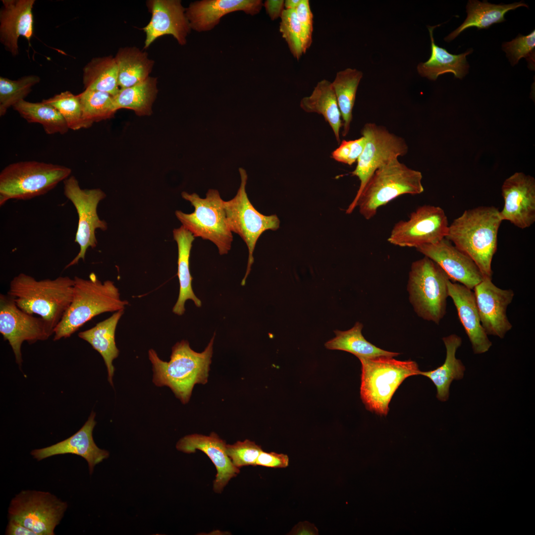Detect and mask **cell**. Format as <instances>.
Masks as SVG:
<instances>
[{
	"label": "cell",
	"instance_id": "83f0119b",
	"mask_svg": "<svg viewBox=\"0 0 535 535\" xmlns=\"http://www.w3.org/2000/svg\"><path fill=\"white\" fill-rule=\"evenodd\" d=\"M446 349L444 363L435 370L420 372V374L428 377L436 387L437 398L442 402L449 398V388L454 379H462L465 367L461 360L456 358V352L461 345L462 339L456 334H451L442 338Z\"/></svg>",
	"mask_w": 535,
	"mask_h": 535
},
{
	"label": "cell",
	"instance_id": "74e56055",
	"mask_svg": "<svg viewBox=\"0 0 535 535\" xmlns=\"http://www.w3.org/2000/svg\"><path fill=\"white\" fill-rule=\"evenodd\" d=\"M40 81V77L36 75L25 76L15 80L0 77V116L5 115L10 107L24 100Z\"/></svg>",
	"mask_w": 535,
	"mask_h": 535
},
{
	"label": "cell",
	"instance_id": "5bb4252c",
	"mask_svg": "<svg viewBox=\"0 0 535 535\" xmlns=\"http://www.w3.org/2000/svg\"><path fill=\"white\" fill-rule=\"evenodd\" d=\"M448 226L447 216L441 208L425 205L411 213L408 220L396 223L387 241L401 247L416 248L433 244L445 238Z\"/></svg>",
	"mask_w": 535,
	"mask_h": 535
},
{
	"label": "cell",
	"instance_id": "277c9868",
	"mask_svg": "<svg viewBox=\"0 0 535 535\" xmlns=\"http://www.w3.org/2000/svg\"><path fill=\"white\" fill-rule=\"evenodd\" d=\"M71 303L54 330V340L71 336L80 327L95 316L106 312L124 310L129 304L121 300L114 282H102L94 273L89 279L74 278Z\"/></svg>",
	"mask_w": 535,
	"mask_h": 535
},
{
	"label": "cell",
	"instance_id": "7a4b0ae2",
	"mask_svg": "<svg viewBox=\"0 0 535 535\" xmlns=\"http://www.w3.org/2000/svg\"><path fill=\"white\" fill-rule=\"evenodd\" d=\"M214 335L201 353L192 349L186 340L177 342L172 348L168 362L161 360L154 349H150L148 355L154 384L169 387L183 404L188 403L194 385L204 384L208 381Z\"/></svg>",
	"mask_w": 535,
	"mask_h": 535
},
{
	"label": "cell",
	"instance_id": "d6986e66",
	"mask_svg": "<svg viewBox=\"0 0 535 535\" xmlns=\"http://www.w3.org/2000/svg\"><path fill=\"white\" fill-rule=\"evenodd\" d=\"M416 249L438 265L452 282H458L473 290L483 279L474 262L446 238Z\"/></svg>",
	"mask_w": 535,
	"mask_h": 535
},
{
	"label": "cell",
	"instance_id": "ee69618b",
	"mask_svg": "<svg viewBox=\"0 0 535 535\" xmlns=\"http://www.w3.org/2000/svg\"><path fill=\"white\" fill-rule=\"evenodd\" d=\"M295 12L301 28L302 50L305 54L312 44L313 32V14L309 0H301Z\"/></svg>",
	"mask_w": 535,
	"mask_h": 535
},
{
	"label": "cell",
	"instance_id": "ac0fdd59",
	"mask_svg": "<svg viewBox=\"0 0 535 535\" xmlns=\"http://www.w3.org/2000/svg\"><path fill=\"white\" fill-rule=\"evenodd\" d=\"M146 5L151 13V18L142 28L146 35L144 49L166 35H172L179 45H185L191 28L181 1L149 0Z\"/></svg>",
	"mask_w": 535,
	"mask_h": 535
},
{
	"label": "cell",
	"instance_id": "681fc988",
	"mask_svg": "<svg viewBox=\"0 0 535 535\" xmlns=\"http://www.w3.org/2000/svg\"><path fill=\"white\" fill-rule=\"evenodd\" d=\"M301 0H284L285 9L295 10L300 4Z\"/></svg>",
	"mask_w": 535,
	"mask_h": 535
},
{
	"label": "cell",
	"instance_id": "cb8c5ba5",
	"mask_svg": "<svg viewBox=\"0 0 535 535\" xmlns=\"http://www.w3.org/2000/svg\"><path fill=\"white\" fill-rule=\"evenodd\" d=\"M447 285L449 296L453 300L474 353H485L492 343L481 324L474 292L464 285L450 280Z\"/></svg>",
	"mask_w": 535,
	"mask_h": 535
},
{
	"label": "cell",
	"instance_id": "d4e9b609",
	"mask_svg": "<svg viewBox=\"0 0 535 535\" xmlns=\"http://www.w3.org/2000/svg\"><path fill=\"white\" fill-rule=\"evenodd\" d=\"M123 313L124 310L114 312L108 318L78 334L79 338L88 342L103 357L107 369L108 381L111 386L113 385L115 371L112 363L119 353L115 341V332Z\"/></svg>",
	"mask_w": 535,
	"mask_h": 535
},
{
	"label": "cell",
	"instance_id": "7dc6e473",
	"mask_svg": "<svg viewBox=\"0 0 535 535\" xmlns=\"http://www.w3.org/2000/svg\"><path fill=\"white\" fill-rule=\"evenodd\" d=\"M6 535H37L36 533L27 528L14 519H8L6 527Z\"/></svg>",
	"mask_w": 535,
	"mask_h": 535
},
{
	"label": "cell",
	"instance_id": "4316f807",
	"mask_svg": "<svg viewBox=\"0 0 535 535\" xmlns=\"http://www.w3.org/2000/svg\"><path fill=\"white\" fill-rule=\"evenodd\" d=\"M173 236L178 247L177 275L180 287L178 298L172 312L181 316L185 311V304L187 300H192L198 307L202 306V302L193 290V278L190 270V252L195 237L182 225L173 230Z\"/></svg>",
	"mask_w": 535,
	"mask_h": 535
},
{
	"label": "cell",
	"instance_id": "6da1fadb",
	"mask_svg": "<svg viewBox=\"0 0 535 535\" xmlns=\"http://www.w3.org/2000/svg\"><path fill=\"white\" fill-rule=\"evenodd\" d=\"M502 222L496 207L480 206L465 210L448 226L445 238L474 262L483 278L492 279L491 263Z\"/></svg>",
	"mask_w": 535,
	"mask_h": 535
},
{
	"label": "cell",
	"instance_id": "2e32d148",
	"mask_svg": "<svg viewBox=\"0 0 535 535\" xmlns=\"http://www.w3.org/2000/svg\"><path fill=\"white\" fill-rule=\"evenodd\" d=\"M504 206L499 211L501 219L525 229L535 222V180L523 172L507 178L501 187Z\"/></svg>",
	"mask_w": 535,
	"mask_h": 535
},
{
	"label": "cell",
	"instance_id": "c3c4849f",
	"mask_svg": "<svg viewBox=\"0 0 535 535\" xmlns=\"http://www.w3.org/2000/svg\"><path fill=\"white\" fill-rule=\"evenodd\" d=\"M289 535H318V530L314 525L304 521L299 522L291 531Z\"/></svg>",
	"mask_w": 535,
	"mask_h": 535
},
{
	"label": "cell",
	"instance_id": "60d3db41",
	"mask_svg": "<svg viewBox=\"0 0 535 535\" xmlns=\"http://www.w3.org/2000/svg\"><path fill=\"white\" fill-rule=\"evenodd\" d=\"M279 31L293 57L299 60L303 54L302 34L295 10L284 9L281 17Z\"/></svg>",
	"mask_w": 535,
	"mask_h": 535
},
{
	"label": "cell",
	"instance_id": "bcb514c9",
	"mask_svg": "<svg viewBox=\"0 0 535 535\" xmlns=\"http://www.w3.org/2000/svg\"><path fill=\"white\" fill-rule=\"evenodd\" d=\"M267 13L272 20L281 17L285 9L284 0H267L263 3Z\"/></svg>",
	"mask_w": 535,
	"mask_h": 535
},
{
	"label": "cell",
	"instance_id": "8992f818",
	"mask_svg": "<svg viewBox=\"0 0 535 535\" xmlns=\"http://www.w3.org/2000/svg\"><path fill=\"white\" fill-rule=\"evenodd\" d=\"M422 173L393 160L378 168L368 181L359 197L349 205L346 213L351 214L359 207L360 214L366 219L376 214L380 207L404 194L422 193Z\"/></svg>",
	"mask_w": 535,
	"mask_h": 535
},
{
	"label": "cell",
	"instance_id": "b9f144b4",
	"mask_svg": "<svg viewBox=\"0 0 535 535\" xmlns=\"http://www.w3.org/2000/svg\"><path fill=\"white\" fill-rule=\"evenodd\" d=\"M263 451L255 442L246 439L234 444L226 445V452L233 464L237 468L256 466L257 458Z\"/></svg>",
	"mask_w": 535,
	"mask_h": 535
},
{
	"label": "cell",
	"instance_id": "9c48e42d",
	"mask_svg": "<svg viewBox=\"0 0 535 535\" xmlns=\"http://www.w3.org/2000/svg\"><path fill=\"white\" fill-rule=\"evenodd\" d=\"M450 278L435 262L425 256L412 264L407 286L417 314L438 324L446 314Z\"/></svg>",
	"mask_w": 535,
	"mask_h": 535
},
{
	"label": "cell",
	"instance_id": "3957f363",
	"mask_svg": "<svg viewBox=\"0 0 535 535\" xmlns=\"http://www.w3.org/2000/svg\"><path fill=\"white\" fill-rule=\"evenodd\" d=\"M74 284L67 276L37 280L20 273L10 281L7 294L20 309L39 315L55 328L71 303Z\"/></svg>",
	"mask_w": 535,
	"mask_h": 535
},
{
	"label": "cell",
	"instance_id": "836d02e7",
	"mask_svg": "<svg viewBox=\"0 0 535 535\" xmlns=\"http://www.w3.org/2000/svg\"><path fill=\"white\" fill-rule=\"evenodd\" d=\"M83 83L85 89L115 96L120 88L114 57L109 55L93 58L83 68Z\"/></svg>",
	"mask_w": 535,
	"mask_h": 535
},
{
	"label": "cell",
	"instance_id": "4dcf8cb0",
	"mask_svg": "<svg viewBox=\"0 0 535 535\" xmlns=\"http://www.w3.org/2000/svg\"><path fill=\"white\" fill-rule=\"evenodd\" d=\"M114 58L120 89L132 86L146 79L150 76L155 62L149 58L147 52L136 47L120 48Z\"/></svg>",
	"mask_w": 535,
	"mask_h": 535
},
{
	"label": "cell",
	"instance_id": "e0dca14e",
	"mask_svg": "<svg viewBox=\"0 0 535 535\" xmlns=\"http://www.w3.org/2000/svg\"><path fill=\"white\" fill-rule=\"evenodd\" d=\"M491 279L483 278L473 289L481 324L486 334L503 338L512 327L506 315L514 293L497 287Z\"/></svg>",
	"mask_w": 535,
	"mask_h": 535
},
{
	"label": "cell",
	"instance_id": "8d00e7d4",
	"mask_svg": "<svg viewBox=\"0 0 535 535\" xmlns=\"http://www.w3.org/2000/svg\"><path fill=\"white\" fill-rule=\"evenodd\" d=\"M77 96L83 119L88 128L94 122L113 117L117 111L113 96L107 93L85 89Z\"/></svg>",
	"mask_w": 535,
	"mask_h": 535
},
{
	"label": "cell",
	"instance_id": "f35d334b",
	"mask_svg": "<svg viewBox=\"0 0 535 535\" xmlns=\"http://www.w3.org/2000/svg\"><path fill=\"white\" fill-rule=\"evenodd\" d=\"M43 101L58 111L69 129L78 130L88 128L83 119L81 104L77 95L66 91Z\"/></svg>",
	"mask_w": 535,
	"mask_h": 535
},
{
	"label": "cell",
	"instance_id": "1f68e13d",
	"mask_svg": "<svg viewBox=\"0 0 535 535\" xmlns=\"http://www.w3.org/2000/svg\"><path fill=\"white\" fill-rule=\"evenodd\" d=\"M157 84L158 78L150 76L132 86L120 89L113 96L117 110L126 108L133 110L138 116L150 115L158 93Z\"/></svg>",
	"mask_w": 535,
	"mask_h": 535
},
{
	"label": "cell",
	"instance_id": "d590c367",
	"mask_svg": "<svg viewBox=\"0 0 535 535\" xmlns=\"http://www.w3.org/2000/svg\"><path fill=\"white\" fill-rule=\"evenodd\" d=\"M12 107L28 122L41 124L48 134H64L69 129L58 111L43 101L32 103L23 100Z\"/></svg>",
	"mask_w": 535,
	"mask_h": 535
},
{
	"label": "cell",
	"instance_id": "ffe728a7",
	"mask_svg": "<svg viewBox=\"0 0 535 535\" xmlns=\"http://www.w3.org/2000/svg\"><path fill=\"white\" fill-rule=\"evenodd\" d=\"M96 414L92 412L82 427L69 437L52 445L33 450L30 454L38 461L58 455L75 454L87 462L90 475L95 466L108 457L107 450L99 448L94 442L93 431L96 424Z\"/></svg>",
	"mask_w": 535,
	"mask_h": 535
},
{
	"label": "cell",
	"instance_id": "9a60e30c",
	"mask_svg": "<svg viewBox=\"0 0 535 535\" xmlns=\"http://www.w3.org/2000/svg\"><path fill=\"white\" fill-rule=\"evenodd\" d=\"M54 330L42 318L34 317L18 308L8 294H0V333L8 341L19 366L23 361V342L32 344L46 340L54 334Z\"/></svg>",
	"mask_w": 535,
	"mask_h": 535
},
{
	"label": "cell",
	"instance_id": "30bf717a",
	"mask_svg": "<svg viewBox=\"0 0 535 535\" xmlns=\"http://www.w3.org/2000/svg\"><path fill=\"white\" fill-rule=\"evenodd\" d=\"M239 172L241 184L238 192L232 199L223 201V207L230 230L242 239L248 249L247 269L241 282L244 286L254 263L253 253L258 239L266 230H277L280 220L276 214L265 215L254 208L246 192L247 173L242 168Z\"/></svg>",
	"mask_w": 535,
	"mask_h": 535
},
{
	"label": "cell",
	"instance_id": "f6af8a7d",
	"mask_svg": "<svg viewBox=\"0 0 535 535\" xmlns=\"http://www.w3.org/2000/svg\"><path fill=\"white\" fill-rule=\"evenodd\" d=\"M289 464V458L284 454H278L275 452H266L263 450L259 454L256 466H262L270 468H286Z\"/></svg>",
	"mask_w": 535,
	"mask_h": 535
},
{
	"label": "cell",
	"instance_id": "7c38bea8",
	"mask_svg": "<svg viewBox=\"0 0 535 535\" xmlns=\"http://www.w3.org/2000/svg\"><path fill=\"white\" fill-rule=\"evenodd\" d=\"M64 194L72 203L78 215V221L74 242L79 246L77 256L65 267L66 269L77 264L80 260L84 261L88 249L97 246L95 231L97 229L105 231L107 223L101 219L97 207L106 197L99 188L82 189L74 176H70L63 181Z\"/></svg>",
	"mask_w": 535,
	"mask_h": 535
},
{
	"label": "cell",
	"instance_id": "d6a6232c",
	"mask_svg": "<svg viewBox=\"0 0 535 535\" xmlns=\"http://www.w3.org/2000/svg\"><path fill=\"white\" fill-rule=\"evenodd\" d=\"M363 325L356 322L354 326L346 331L334 330L335 337L325 343L329 350L346 351L357 358H371L385 356L396 357L399 353L392 352L379 348L367 341L363 336L362 330Z\"/></svg>",
	"mask_w": 535,
	"mask_h": 535
},
{
	"label": "cell",
	"instance_id": "8fae6325",
	"mask_svg": "<svg viewBox=\"0 0 535 535\" xmlns=\"http://www.w3.org/2000/svg\"><path fill=\"white\" fill-rule=\"evenodd\" d=\"M68 504L48 491L23 490L11 499L8 519H14L37 535H54Z\"/></svg>",
	"mask_w": 535,
	"mask_h": 535
},
{
	"label": "cell",
	"instance_id": "52a82bcc",
	"mask_svg": "<svg viewBox=\"0 0 535 535\" xmlns=\"http://www.w3.org/2000/svg\"><path fill=\"white\" fill-rule=\"evenodd\" d=\"M71 173L67 166L35 160L8 164L0 173V206L12 199L27 200L44 195Z\"/></svg>",
	"mask_w": 535,
	"mask_h": 535
},
{
	"label": "cell",
	"instance_id": "ab89813d",
	"mask_svg": "<svg viewBox=\"0 0 535 535\" xmlns=\"http://www.w3.org/2000/svg\"><path fill=\"white\" fill-rule=\"evenodd\" d=\"M535 31L527 36L519 34L510 42L502 44V49L512 66L517 64L522 58L526 59L530 69L535 68Z\"/></svg>",
	"mask_w": 535,
	"mask_h": 535
},
{
	"label": "cell",
	"instance_id": "e575fe53",
	"mask_svg": "<svg viewBox=\"0 0 535 535\" xmlns=\"http://www.w3.org/2000/svg\"><path fill=\"white\" fill-rule=\"evenodd\" d=\"M362 77V71L348 68L338 72L331 82L342 118L343 136L350 130L356 93Z\"/></svg>",
	"mask_w": 535,
	"mask_h": 535
},
{
	"label": "cell",
	"instance_id": "7bdbcfd3",
	"mask_svg": "<svg viewBox=\"0 0 535 535\" xmlns=\"http://www.w3.org/2000/svg\"><path fill=\"white\" fill-rule=\"evenodd\" d=\"M365 143L363 136L353 140H343L339 146L332 152L331 157L337 161L351 165L361 155Z\"/></svg>",
	"mask_w": 535,
	"mask_h": 535
},
{
	"label": "cell",
	"instance_id": "4fadbf2b",
	"mask_svg": "<svg viewBox=\"0 0 535 535\" xmlns=\"http://www.w3.org/2000/svg\"><path fill=\"white\" fill-rule=\"evenodd\" d=\"M361 134L365 138V147L357 160L355 170L351 172L359 178L360 184L350 205L356 202L376 170L399 157L406 155L408 151L405 140L384 126L367 123L363 127Z\"/></svg>",
	"mask_w": 535,
	"mask_h": 535
},
{
	"label": "cell",
	"instance_id": "f1b7e54d",
	"mask_svg": "<svg viewBox=\"0 0 535 535\" xmlns=\"http://www.w3.org/2000/svg\"><path fill=\"white\" fill-rule=\"evenodd\" d=\"M300 106L307 112L321 114L330 126L337 142H340L339 132L343 123L331 82L326 79L319 81L311 94L301 99Z\"/></svg>",
	"mask_w": 535,
	"mask_h": 535
},
{
	"label": "cell",
	"instance_id": "484cf974",
	"mask_svg": "<svg viewBox=\"0 0 535 535\" xmlns=\"http://www.w3.org/2000/svg\"><path fill=\"white\" fill-rule=\"evenodd\" d=\"M428 26L431 40V55L428 60L420 62L417 71L422 77L435 80L441 74L451 72L457 78L462 79L468 73L469 65L466 56L473 51L468 50L459 54H453L435 44L433 36L434 29L439 26Z\"/></svg>",
	"mask_w": 535,
	"mask_h": 535
},
{
	"label": "cell",
	"instance_id": "5b68a950",
	"mask_svg": "<svg viewBox=\"0 0 535 535\" xmlns=\"http://www.w3.org/2000/svg\"><path fill=\"white\" fill-rule=\"evenodd\" d=\"M361 363V398L367 410L386 416L396 390L407 377L420 374L413 361L385 356L358 358Z\"/></svg>",
	"mask_w": 535,
	"mask_h": 535
},
{
	"label": "cell",
	"instance_id": "f546056e",
	"mask_svg": "<svg viewBox=\"0 0 535 535\" xmlns=\"http://www.w3.org/2000/svg\"><path fill=\"white\" fill-rule=\"evenodd\" d=\"M528 6L523 2H516L508 4H494L486 1L469 0L466 6L467 17L464 22L456 30L444 38L450 42L466 29L476 27L478 29H487L495 23L505 21V14L511 10Z\"/></svg>",
	"mask_w": 535,
	"mask_h": 535
},
{
	"label": "cell",
	"instance_id": "603a6c76",
	"mask_svg": "<svg viewBox=\"0 0 535 535\" xmlns=\"http://www.w3.org/2000/svg\"><path fill=\"white\" fill-rule=\"evenodd\" d=\"M0 10V41L13 56L19 53L20 36L30 41L33 34L35 0H2Z\"/></svg>",
	"mask_w": 535,
	"mask_h": 535
},
{
	"label": "cell",
	"instance_id": "ba28073f",
	"mask_svg": "<svg viewBox=\"0 0 535 535\" xmlns=\"http://www.w3.org/2000/svg\"><path fill=\"white\" fill-rule=\"evenodd\" d=\"M181 196L194 208V212L190 214L175 211L182 225L195 238L200 237L213 243L220 255L227 254L231 248L233 235L227 222L224 201L218 191L209 190L205 198L186 192H183Z\"/></svg>",
	"mask_w": 535,
	"mask_h": 535
},
{
	"label": "cell",
	"instance_id": "44dd1931",
	"mask_svg": "<svg viewBox=\"0 0 535 535\" xmlns=\"http://www.w3.org/2000/svg\"><path fill=\"white\" fill-rule=\"evenodd\" d=\"M226 443L215 433L207 436L192 434L181 438L177 443L176 449L184 453H195L197 449L205 453L215 466L217 473L214 481L213 489L220 493L228 482L240 473L226 452Z\"/></svg>",
	"mask_w": 535,
	"mask_h": 535
},
{
	"label": "cell",
	"instance_id": "7402d4cb",
	"mask_svg": "<svg viewBox=\"0 0 535 535\" xmlns=\"http://www.w3.org/2000/svg\"><path fill=\"white\" fill-rule=\"evenodd\" d=\"M263 6L261 0H203L191 2L186 9V15L191 29L204 32L213 29L229 13L243 11L254 15Z\"/></svg>",
	"mask_w": 535,
	"mask_h": 535
}]
</instances>
